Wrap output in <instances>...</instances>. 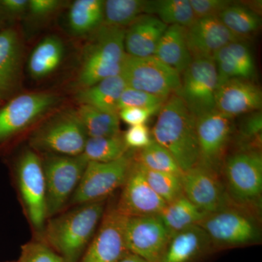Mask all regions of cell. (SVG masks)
I'll list each match as a JSON object with an SVG mask.
<instances>
[{
  "label": "cell",
  "instance_id": "cell-33",
  "mask_svg": "<svg viewBox=\"0 0 262 262\" xmlns=\"http://www.w3.org/2000/svg\"><path fill=\"white\" fill-rule=\"evenodd\" d=\"M144 0H107L104 1V25L125 29L140 15L145 14Z\"/></svg>",
  "mask_w": 262,
  "mask_h": 262
},
{
  "label": "cell",
  "instance_id": "cell-15",
  "mask_svg": "<svg viewBox=\"0 0 262 262\" xmlns=\"http://www.w3.org/2000/svg\"><path fill=\"white\" fill-rule=\"evenodd\" d=\"M200 164L216 171L233 129V118L213 110L196 117Z\"/></svg>",
  "mask_w": 262,
  "mask_h": 262
},
{
  "label": "cell",
  "instance_id": "cell-27",
  "mask_svg": "<svg viewBox=\"0 0 262 262\" xmlns=\"http://www.w3.org/2000/svg\"><path fill=\"white\" fill-rule=\"evenodd\" d=\"M103 17L104 1L76 0L69 11V26L75 35H88L102 25Z\"/></svg>",
  "mask_w": 262,
  "mask_h": 262
},
{
  "label": "cell",
  "instance_id": "cell-22",
  "mask_svg": "<svg viewBox=\"0 0 262 262\" xmlns=\"http://www.w3.org/2000/svg\"><path fill=\"white\" fill-rule=\"evenodd\" d=\"M168 27L156 15H140L125 29V53L139 58L154 56L160 38Z\"/></svg>",
  "mask_w": 262,
  "mask_h": 262
},
{
  "label": "cell",
  "instance_id": "cell-3",
  "mask_svg": "<svg viewBox=\"0 0 262 262\" xmlns=\"http://www.w3.org/2000/svg\"><path fill=\"white\" fill-rule=\"evenodd\" d=\"M125 29L102 24L84 48L77 84L80 89L120 75L125 58Z\"/></svg>",
  "mask_w": 262,
  "mask_h": 262
},
{
  "label": "cell",
  "instance_id": "cell-41",
  "mask_svg": "<svg viewBox=\"0 0 262 262\" xmlns=\"http://www.w3.org/2000/svg\"><path fill=\"white\" fill-rule=\"evenodd\" d=\"M159 108H144L138 107L124 108L119 111L120 120L130 126L144 125L150 117L159 113Z\"/></svg>",
  "mask_w": 262,
  "mask_h": 262
},
{
  "label": "cell",
  "instance_id": "cell-20",
  "mask_svg": "<svg viewBox=\"0 0 262 262\" xmlns=\"http://www.w3.org/2000/svg\"><path fill=\"white\" fill-rule=\"evenodd\" d=\"M188 49L192 59L211 58L221 48L238 40L219 17L196 19L186 30Z\"/></svg>",
  "mask_w": 262,
  "mask_h": 262
},
{
  "label": "cell",
  "instance_id": "cell-30",
  "mask_svg": "<svg viewBox=\"0 0 262 262\" xmlns=\"http://www.w3.org/2000/svg\"><path fill=\"white\" fill-rule=\"evenodd\" d=\"M76 112L88 138L107 137L120 134L118 114L106 113L82 104Z\"/></svg>",
  "mask_w": 262,
  "mask_h": 262
},
{
  "label": "cell",
  "instance_id": "cell-8",
  "mask_svg": "<svg viewBox=\"0 0 262 262\" xmlns=\"http://www.w3.org/2000/svg\"><path fill=\"white\" fill-rule=\"evenodd\" d=\"M59 102L52 93H29L17 95L0 106V151Z\"/></svg>",
  "mask_w": 262,
  "mask_h": 262
},
{
  "label": "cell",
  "instance_id": "cell-35",
  "mask_svg": "<svg viewBox=\"0 0 262 262\" xmlns=\"http://www.w3.org/2000/svg\"><path fill=\"white\" fill-rule=\"evenodd\" d=\"M139 165L146 182L154 192L165 203H170L184 194L182 175L155 171L144 168L140 164Z\"/></svg>",
  "mask_w": 262,
  "mask_h": 262
},
{
  "label": "cell",
  "instance_id": "cell-46",
  "mask_svg": "<svg viewBox=\"0 0 262 262\" xmlns=\"http://www.w3.org/2000/svg\"><path fill=\"white\" fill-rule=\"evenodd\" d=\"M5 102H3V101H1V100H0V106H3V104H4Z\"/></svg>",
  "mask_w": 262,
  "mask_h": 262
},
{
  "label": "cell",
  "instance_id": "cell-32",
  "mask_svg": "<svg viewBox=\"0 0 262 262\" xmlns=\"http://www.w3.org/2000/svg\"><path fill=\"white\" fill-rule=\"evenodd\" d=\"M128 151L120 133L107 137L88 138L82 155L88 162L110 163L121 158Z\"/></svg>",
  "mask_w": 262,
  "mask_h": 262
},
{
  "label": "cell",
  "instance_id": "cell-37",
  "mask_svg": "<svg viewBox=\"0 0 262 262\" xmlns=\"http://www.w3.org/2000/svg\"><path fill=\"white\" fill-rule=\"evenodd\" d=\"M18 262H65L47 244L31 241L22 246Z\"/></svg>",
  "mask_w": 262,
  "mask_h": 262
},
{
  "label": "cell",
  "instance_id": "cell-14",
  "mask_svg": "<svg viewBox=\"0 0 262 262\" xmlns=\"http://www.w3.org/2000/svg\"><path fill=\"white\" fill-rule=\"evenodd\" d=\"M171 234L158 215L127 217V251L149 262L159 261Z\"/></svg>",
  "mask_w": 262,
  "mask_h": 262
},
{
  "label": "cell",
  "instance_id": "cell-9",
  "mask_svg": "<svg viewBox=\"0 0 262 262\" xmlns=\"http://www.w3.org/2000/svg\"><path fill=\"white\" fill-rule=\"evenodd\" d=\"M14 167L19 193L29 220L38 233L42 234L47 213L42 159L34 150L26 149L17 158Z\"/></svg>",
  "mask_w": 262,
  "mask_h": 262
},
{
  "label": "cell",
  "instance_id": "cell-13",
  "mask_svg": "<svg viewBox=\"0 0 262 262\" xmlns=\"http://www.w3.org/2000/svg\"><path fill=\"white\" fill-rule=\"evenodd\" d=\"M127 217L115 206L105 210L94 237L79 262H119L127 251L125 241Z\"/></svg>",
  "mask_w": 262,
  "mask_h": 262
},
{
  "label": "cell",
  "instance_id": "cell-36",
  "mask_svg": "<svg viewBox=\"0 0 262 262\" xmlns=\"http://www.w3.org/2000/svg\"><path fill=\"white\" fill-rule=\"evenodd\" d=\"M167 100L126 87L122 93L119 102V111L122 108L138 107L144 108H161Z\"/></svg>",
  "mask_w": 262,
  "mask_h": 262
},
{
  "label": "cell",
  "instance_id": "cell-4",
  "mask_svg": "<svg viewBox=\"0 0 262 262\" xmlns=\"http://www.w3.org/2000/svg\"><path fill=\"white\" fill-rule=\"evenodd\" d=\"M88 136L77 112L57 114L34 131L29 139L34 151L45 155L78 156L82 154Z\"/></svg>",
  "mask_w": 262,
  "mask_h": 262
},
{
  "label": "cell",
  "instance_id": "cell-10",
  "mask_svg": "<svg viewBox=\"0 0 262 262\" xmlns=\"http://www.w3.org/2000/svg\"><path fill=\"white\" fill-rule=\"evenodd\" d=\"M218 72L211 58L194 59L181 75L177 96L196 117L215 110Z\"/></svg>",
  "mask_w": 262,
  "mask_h": 262
},
{
  "label": "cell",
  "instance_id": "cell-7",
  "mask_svg": "<svg viewBox=\"0 0 262 262\" xmlns=\"http://www.w3.org/2000/svg\"><path fill=\"white\" fill-rule=\"evenodd\" d=\"M127 87L167 100L181 88V75L155 57L125 55L121 73Z\"/></svg>",
  "mask_w": 262,
  "mask_h": 262
},
{
  "label": "cell",
  "instance_id": "cell-2",
  "mask_svg": "<svg viewBox=\"0 0 262 262\" xmlns=\"http://www.w3.org/2000/svg\"><path fill=\"white\" fill-rule=\"evenodd\" d=\"M196 117L177 95L169 97L151 131L155 142L168 150L184 172L200 164Z\"/></svg>",
  "mask_w": 262,
  "mask_h": 262
},
{
  "label": "cell",
  "instance_id": "cell-34",
  "mask_svg": "<svg viewBox=\"0 0 262 262\" xmlns=\"http://www.w3.org/2000/svg\"><path fill=\"white\" fill-rule=\"evenodd\" d=\"M134 160L141 166L155 171L182 175V170L168 150L154 140L134 155Z\"/></svg>",
  "mask_w": 262,
  "mask_h": 262
},
{
  "label": "cell",
  "instance_id": "cell-21",
  "mask_svg": "<svg viewBox=\"0 0 262 262\" xmlns=\"http://www.w3.org/2000/svg\"><path fill=\"white\" fill-rule=\"evenodd\" d=\"M213 60L218 72L219 84L229 79L252 80L256 75L252 51L244 39L233 41L221 48Z\"/></svg>",
  "mask_w": 262,
  "mask_h": 262
},
{
  "label": "cell",
  "instance_id": "cell-1",
  "mask_svg": "<svg viewBox=\"0 0 262 262\" xmlns=\"http://www.w3.org/2000/svg\"><path fill=\"white\" fill-rule=\"evenodd\" d=\"M106 201L73 206L48 219L42 232L44 243L65 262H79L101 223Z\"/></svg>",
  "mask_w": 262,
  "mask_h": 262
},
{
  "label": "cell",
  "instance_id": "cell-26",
  "mask_svg": "<svg viewBox=\"0 0 262 262\" xmlns=\"http://www.w3.org/2000/svg\"><path fill=\"white\" fill-rule=\"evenodd\" d=\"M64 51V45L57 36H48L38 43L28 61V70L32 78L42 80L54 73L63 61Z\"/></svg>",
  "mask_w": 262,
  "mask_h": 262
},
{
  "label": "cell",
  "instance_id": "cell-31",
  "mask_svg": "<svg viewBox=\"0 0 262 262\" xmlns=\"http://www.w3.org/2000/svg\"><path fill=\"white\" fill-rule=\"evenodd\" d=\"M219 18L235 37L241 39L257 32L261 27L258 13L244 5L232 3Z\"/></svg>",
  "mask_w": 262,
  "mask_h": 262
},
{
  "label": "cell",
  "instance_id": "cell-24",
  "mask_svg": "<svg viewBox=\"0 0 262 262\" xmlns=\"http://www.w3.org/2000/svg\"><path fill=\"white\" fill-rule=\"evenodd\" d=\"M127 85L121 75L103 79L90 87L79 90L76 98L80 104L101 111L119 113V102Z\"/></svg>",
  "mask_w": 262,
  "mask_h": 262
},
{
  "label": "cell",
  "instance_id": "cell-11",
  "mask_svg": "<svg viewBox=\"0 0 262 262\" xmlns=\"http://www.w3.org/2000/svg\"><path fill=\"white\" fill-rule=\"evenodd\" d=\"M201 227L212 244L220 246H238L259 241L260 230L250 215L234 208H225L207 214Z\"/></svg>",
  "mask_w": 262,
  "mask_h": 262
},
{
  "label": "cell",
  "instance_id": "cell-25",
  "mask_svg": "<svg viewBox=\"0 0 262 262\" xmlns=\"http://www.w3.org/2000/svg\"><path fill=\"white\" fill-rule=\"evenodd\" d=\"M187 28L178 25L168 26L160 38L154 56L182 75L192 58L186 39Z\"/></svg>",
  "mask_w": 262,
  "mask_h": 262
},
{
  "label": "cell",
  "instance_id": "cell-12",
  "mask_svg": "<svg viewBox=\"0 0 262 262\" xmlns=\"http://www.w3.org/2000/svg\"><path fill=\"white\" fill-rule=\"evenodd\" d=\"M225 176L231 196L241 204L258 201L262 192V157L258 150H243L226 162Z\"/></svg>",
  "mask_w": 262,
  "mask_h": 262
},
{
  "label": "cell",
  "instance_id": "cell-28",
  "mask_svg": "<svg viewBox=\"0 0 262 262\" xmlns=\"http://www.w3.org/2000/svg\"><path fill=\"white\" fill-rule=\"evenodd\" d=\"M207 215L184 194L166 203L158 215L170 234L198 225Z\"/></svg>",
  "mask_w": 262,
  "mask_h": 262
},
{
  "label": "cell",
  "instance_id": "cell-18",
  "mask_svg": "<svg viewBox=\"0 0 262 262\" xmlns=\"http://www.w3.org/2000/svg\"><path fill=\"white\" fill-rule=\"evenodd\" d=\"M24 47L18 29L8 26L0 31V100L7 102L21 86Z\"/></svg>",
  "mask_w": 262,
  "mask_h": 262
},
{
  "label": "cell",
  "instance_id": "cell-45",
  "mask_svg": "<svg viewBox=\"0 0 262 262\" xmlns=\"http://www.w3.org/2000/svg\"><path fill=\"white\" fill-rule=\"evenodd\" d=\"M6 27H8V26H6V23H5L4 20H3V18H2L1 15H0V31Z\"/></svg>",
  "mask_w": 262,
  "mask_h": 262
},
{
  "label": "cell",
  "instance_id": "cell-38",
  "mask_svg": "<svg viewBox=\"0 0 262 262\" xmlns=\"http://www.w3.org/2000/svg\"><path fill=\"white\" fill-rule=\"evenodd\" d=\"M262 115L259 111L250 113L241 126L239 139L246 144L252 142V146L259 147L261 143Z\"/></svg>",
  "mask_w": 262,
  "mask_h": 262
},
{
  "label": "cell",
  "instance_id": "cell-39",
  "mask_svg": "<svg viewBox=\"0 0 262 262\" xmlns=\"http://www.w3.org/2000/svg\"><path fill=\"white\" fill-rule=\"evenodd\" d=\"M196 19L219 17L229 6V0H189Z\"/></svg>",
  "mask_w": 262,
  "mask_h": 262
},
{
  "label": "cell",
  "instance_id": "cell-44",
  "mask_svg": "<svg viewBox=\"0 0 262 262\" xmlns=\"http://www.w3.org/2000/svg\"><path fill=\"white\" fill-rule=\"evenodd\" d=\"M119 262H149L146 260L143 259L142 258L139 256H136V255L132 254V253H127L126 256H124Z\"/></svg>",
  "mask_w": 262,
  "mask_h": 262
},
{
  "label": "cell",
  "instance_id": "cell-43",
  "mask_svg": "<svg viewBox=\"0 0 262 262\" xmlns=\"http://www.w3.org/2000/svg\"><path fill=\"white\" fill-rule=\"evenodd\" d=\"M61 4L58 0H30L28 10L35 18H45L54 13Z\"/></svg>",
  "mask_w": 262,
  "mask_h": 262
},
{
  "label": "cell",
  "instance_id": "cell-19",
  "mask_svg": "<svg viewBox=\"0 0 262 262\" xmlns=\"http://www.w3.org/2000/svg\"><path fill=\"white\" fill-rule=\"evenodd\" d=\"M261 106V90L253 80L229 79L217 88L215 110L226 116L234 119L259 111Z\"/></svg>",
  "mask_w": 262,
  "mask_h": 262
},
{
  "label": "cell",
  "instance_id": "cell-16",
  "mask_svg": "<svg viewBox=\"0 0 262 262\" xmlns=\"http://www.w3.org/2000/svg\"><path fill=\"white\" fill-rule=\"evenodd\" d=\"M122 187L121 194L115 208L125 216L158 215L166 205L150 187L140 165L135 160Z\"/></svg>",
  "mask_w": 262,
  "mask_h": 262
},
{
  "label": "cell",
  "instance_id": "cell-5",
  "mask_svg": "<svg viewBox=\"0 0 262 262\" xmlns=\"http://www.w3.org/2000/svg\"><path fill=\"white\" fill-rule=\"evenodd\" d=\"M88 163L82 155H46L42 163L46 180L47 220L61 213L69 203Z\"/></svg>",
  "mask_w": 262,
  "mask_h": 262
},
{
  "label": "cell",
  "instance_id": "cell-42",
  "mask_svg": "<svg viewBox=\"0 0 262 262\" xmlns=\"http://www.w3.org/2000/svg\"><path fill=\"white\" fill-rule=\"evenodd\" d=\"M28 5V0H0V15L7 23L23 15Z\"/></svg>",
  "mask_w": 262,
  "mask_h": 262
},
{
  "label": "cell",
  "instance_id": "cell-23",
  "mask_svg": "<svg viewBox=\"0 0 262 262\" xmlns=\"http://www.w3.org/2000/svg\"><path fill=\"white\" fill-rule=\"evenodd\" d=\"M199 225L171 234L158 262H195L212 246Z\"/></svg>",
  "mask_w": 262,
  "mask_h": 262
},
{
  "label": "cell",
  "instance_id": "cell-6",
  "mask_svg": "<svg viewBox=\"0 0 262 262\" xmlns=\"http://www.w3.org/2000/svg\"><path fill=\"white\" fill-rule=\"evenodd\" d=\"M134 160L133 151L110 163L89 162L77 189L72 194L70 206L106 201L110 194L122 187Z\"/></svg>",
  "mask_w": 262,
  "mask_h": 262
},
{
  "label": "cell",
  "instance_id": "cell-40",
  "mask_svg": "<svg viewBox=\"0 0 262 262\" xmlns=\"http://www.w3.org/2000/svg\"><path fill=\"white\" fill-rule=\"evenodd\" d=\"M123 139L128 149L139 150L145 148L152 141L151 131L146 124L130 126L123 134Z\"/></svg>",
  "mask_w": 262,
  "mask_h": 262
},
{
  "label": "cell",
  "instance_id": "cell-29",
  "mask_svg": "<svg viewBox=\"0 0 262 262\" xmlns=\"http://www.w3.org/2000/svg\"><path fill=\"white\" fill-rule=\"evenodd\" d=\"M145 14L157 15L166 25H178L185 28L196 20L189 0L146 1Z\"/></svg>",
  "mask_w": 262,
  "mask_h": 262
},
{
  "label": "cell",
  "instance_id": "cell-17",
  "mask_svg": "<svg viewBox=\"0 0 262 262\" xmlns=\"http://www.w3.org/2000/svg\"><path fill=\"white\" fill-rule=\"evenodd\" d=\"M183 194L207 214L227 208V196L214 170L198 165L182 174Z\"/></svg>",
  "mask_w": 262,
  "mask_h": 262
}]
</instances>
